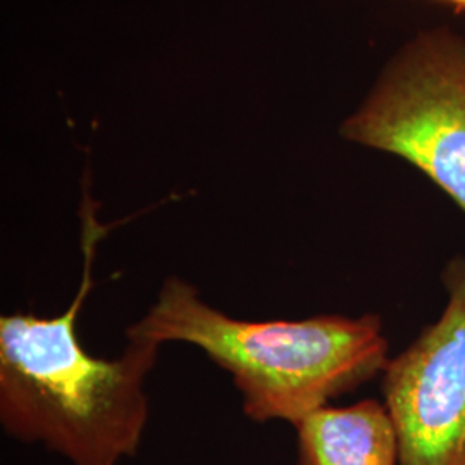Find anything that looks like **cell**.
<instances>
[{"label":"cell","instance_id":"cell-1","mask_svg":"<svg viewBox=\"0 0 465 465\" xmlns=\"http://www.w3.org/2000/svg\"><path fill=\"white\" fill-rule=\"evenodd\" d=\"M105 232L88 211L84 276L57 316L0 317V424L25 445H42L69 465H123L142 445L150 419L145 382L163 345L126 334L114 359L84 349L78 322L94 290V262Z\"/></svg>","mask_w":465,"mask_h":465},{"label":"cell","instance_id":"cell-2","mask_svg":"<svg viewBox=\"0 0 465 465\" xmlns=\"http://www.w3.org/2000/svg\"><path fill=\"white\" fill-rule=\"evenodd\" d=\"M126 334L199 349L232 376L250 420L293 428L382 374L390 361L380 316L247 321L207 303L178 276L164 280Z\"/></svg>","mask_w":465,"mask_h":465},{"label":"cell","instance_id":"cell-3","mask_svg":"<svg viewBox=\"0 0 465 465\" xmlns=\"http://www.w3.org/2000/svg\"><path fill=\"white\" fill-rule=\"evenodd\" d=\"M340 134L417 167L465 214L464 36L436 26L411 38Z\"/></svg>","mask_w":465,"mask_h":465},{"label":"cell","instance_id":"cell-4","mask_svg":"<svg viewBox=\"0 0 465 465\" xmlns=\"http://www.w3.org/2000/svg\"><path fill=\"white\" fill-rule=\"evenodd\" d=\"M449 302L436 322L390 359L382 403L393 422L400 465H465V261L443 274Z\"/></svg>","mask_w":465,"mask_h":465},{"label":"cell","instance_id":"cell-5","mask_svg":"<svg viewBox=\"0 0 465 465\" xmlns=\"http://www.w3.org/2000/svg\"><path fill=\"white\" fill-rule=\"evenodd\" d=\"M295 431L297 465H400L397 432L378 400L322 407Z\"/></svg>","mask_w":465,"mask_h":465},{"label":"cell","instance_id":"cell-6","mask_svg":"<svg viewBox=\"0 0 465 465\" xmlns=\"http://www.w3.org/2000/svg\"><path fill=\"white\" fill-rule=\"evenodd\" d=\"M434 2H441V4H447L455 7L457 11H465V0H434Z\"/></svg>","mask_w":465,"mask_h":465}]
</instances>
